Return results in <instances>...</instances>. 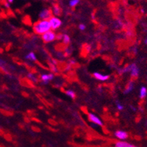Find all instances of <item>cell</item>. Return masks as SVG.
Here are the masks:
<instances>
[{
  "label": "cell",
  "mask_w": 147,
  "mask_h": 147,
  "mask_svg": "<svg viewBox=\"0 0 147 147\" xmlns=\"http://www.w3.org/2000/svg\"><path fill=\"white\" fill-rule=\"evenodd\" d=\"M49 22L51 24V29L52 30H56V29L59 28L60 26L62 25V22L60 20V18H57L56 16L51 17L49 19Z\"/></svg>",
  "instance_id": "obj_3"
},
{
  "label": "cell",
  "mask_w": 147,
  "mask_h": 147,
  "mask_svg": "<svg viewBox=\"0 0 147 147\" xmlns=\"http://www.w3.org/2000/svg\"><path fill=\"white\" fill-rule=\"evenodd\" d=\"M80 2V0H70L69 2V7H76L79 3Z\"/></svg>",
  "instance_id": "obj_15"
},
{
  "label": "cell",
  "mask_w": 147,
  "mask_h": 147,
  "mask_svg": "<svg viewBox=\"0 0 147 147\" xmlns=\"http://www.w3.org/2000/svg\"><path fill=\"white\" fill-rule=\"evenodd\" d=\"M6 2H8L9 4H12L14 2V0H6Z\"/></svg>",
  "instance_id": "obj_23"
},
{
  "label": "cell",
  "mask_w": 147,
  "mask_h": 147,
  "mask_svg": "<svg viewBox=\"0 0 147 147\" xmlns=\"http://www.w3.org/2000/svg\"><path fill=\"white\" fill-rule=\"evenodd\" d=\"M66 94L69 96H70L72 99H74L75 98V93L73 91V90H67Z\"/></svg>",
  "instance_id": "obj_17"
},
{
  "label": "cell",
  "mask_w": 147,
  "mask_h": 147,
  "mask_svg": "<svg viewBox=\"0 0 147 147\" xmlns=\"http://www.w3.org/2000/svg\"><path fill=\"white\" fill-rule=\"evenodd\" d=\"M115 147H138L137 146L134 145V144L129 143L125 140H119L115 143Z\"/></svg>",
  "instance_id": "obj_8"
},
{
  "label": "cell",
  "mask_w": 147,
  "mask_h": 147,
  "mask_svg": "<svg viewBox=\"0 0 147 147\" xmlns=\"http://www.w3.org/2000/svg\"><path fill=\"white\" fill-rule=\"evenodd\" d=\"M79 28H80V30H85V25H84V24H80V25H79Z\"/></svg>",
  "instance_id": "obj_20"
},
{
  "label": "cell",
  "mask_w": 147,
  "mask_h": 147,
  "mask_svg": "<svg viewBox=\"0 0 147 147\" xmlns=\"http://www.w3.org/2000/svg\"><path fill=\"white\" fill-rule=\"evenodd\" d=\"M51 24L49 20H41L34 25V30L37 34H44L49 31Z\"/></svg>",
  "instance_id": "obj_1"
},
{
  "label": "cell",
  "mask_w": 147,
  "mask_h": 147,
  "mask_svg": "<svg viewBox=\"0 0 147 147\" xmlns=\"http://www.w3.org/2000/svg\"><path fill=\"white\" fill-rule=\"evenodd\" d=\"M63 43L65 44H69L70 43V37L68 35H63Z\"/></svg>",
  "instance_id": "obj_16"
},
{
  "label": "cell",
  "mask_w": 147,
  "mask_h": 147,
  "mask_svg": "<svg viewBox=\"0 0 147 147\" xmlns=\"http://www.w3.org/2000/svg\"><path fill=\"white\" fill-rule=\"evenodd\" d=\"M55 38H56V35L53 31H51V30L42 34V39L45 43H49V42L53 41Z\"/></svg>",
  "instance_id": "obj_2"
},
{
  "label": "cell",
  "mask_w": 147,
  "mask_h": 147,
  "mask_svg": "<svg viewBox=\"0 0 147 147\" xmlns=\"http://www.w3.org/2000/svg\"><path fill=\"white\" fill-rule=\"evenodd\" d=\"M116 106H117V108L120 110H122L123 109H124V106L122 105H121V103H119V102H117Z\"/></svg>",
  "instance_id": "obj_19"
},
{
  "label": "cell",
  "mask_w": 147,
  "mask_h": 147,
  "mask_svg": "<svg viewBox=\"0 0 147 147\" xmlns=\"http://www.w3.org/2000/svg\"><path fill=\"white\" fill-rule=\"evenodd\" d=\"M28 77H29V78L31 79V80H33V81H36V78H35V76H34L33 74H31V73L29 74H28Z\"/></svg>",
  "instance_id": "obj_18"
},
{
  "label": "cell",
  "mask_w": 147,
  "mask_h": 147,
  "mask_svg": "<svg viewBox=\"0 0 147 147\" xmlns=\"http://www.w3.org/2000/svg\"><path fill=\"white\" fill-rule=\"evenodd\" d=\"M144 43H145L146 45H147V38L145 39V40H144Z\"/></svg>",
  "instance_id": "obj_24"
},
{
  "label": "cell",
  "mask_w": 147,
  "mask_h": 147,
  "mask_svg": "<svg viewBox=\"0 0 147 147\" xmlns=\"http://www.w3.org/2000/svg\"><path fill=\"white\" fill-rule=\"evenodd\" d=\"M147 96V88L145 86H142L140 88V93H139V98L140 99H145Z\"/></svg>",
  "instance_id": "obj_11"
},
{
  "label": "cell",
  "mask_w": 147,
  "mask_h": 147,
  "mask_svg": "<svg viewBox=\"0 0 147 147\" xmlns=\"http://www.w3.org/2000/svg\"><path fill=\"white\" fill-rule=\"evenodd\" d=\"M133 88H134V82H132V81H131V82H129L128 84H127V87H126L124 93L125 94H129V93H130V92L133 90Z\"/></svg>",
  "instance_id": "obj_12"
},
{
  "label": "cell",
  "mask_w": 147,
  "mask_h": 147,
  "mask_svg": "<svg viewBox=\"0 0 147 147\" xmlns=\"http://www.w3.org/2000/svg\"><path fill=\"white\" fill-rule=\"evenodd\" d=\"M5 66V63H4L3 60L2 59H0V67H3Z\"/></svg>",
  "instance_id": "obj_22"
},
{
  "label": "cell",
  "mask_w": 147,
  "mask_h": 147,
  "mask_svg": "<svg viewBox=\"0 0 147 147\" xmlns=\"http://www.w3.org/2000/svg\"><path fill=\"white\" fill-rule=\"evenodd\" d=\"M52 13L54 14V15L56 16H60V13H61V9L59 6L57 5H54L53 7H52Z\"/></svg>",
  "instance_id": "obj_13"
},
{
  "label": "cell",
  "mask_w": 147,
  "mask_h": 147,
  "mask_svg": "<svg viewBox=\"0 0 147 147\" xmlns=\"http://www.w3.org/2000/svg\"><path fill=\"white\" fill-rule=\"evenodd\" d=\"M114 136L119 140H126L129 137V135L126 131L117 130L114 132Z\"/></svg>",
  "instance_id": "obj_5"
},
{
  "label": "cell",
  "mask_w": 147,
  "mask_h": 147,
  "mask_svg": "<svg viewBox=\"0 0 147 147\" xmlns=\"http://www.w3.org/2000/svg\"><path fill=\"white\" fill-rule=\"evenodd\" d=\"M26 58L29 60H31V61H35V60H37L36 56H35V55L33 52H30V53H29L28 55L26 56Z\"/></svg>",
  "instance_id": "obj_14"
},
{
  "label": "cell",
  "mask_w": 147,
  "mask_h": 147,
  "mask_svg": "<svg viewBox=\"0 0 147 147\" xmlns=\"http://www.w3.org/2000/svg\"><path fill=\"white\" fill-rule=\"evenodd\" d=\"M94 77H95L96 80L100 81H106L107 80L109 79V75H104V74H102L99 73V72H95L94 74Z\"/></svg>",
  "instance_id": "obj_10"
},
{
  "label": "cell",
  "mask_w": 147,
  "mask_h": 147,
  "mask_svg": "<svg viewBox=\"0 0 147 147\" xmlns=\"http://www.w3.org/2000/svg\"><path fill=\"white\" fill-rule=\"evenodd\" d=\"M4 5H5V7H6V8H10V4H9L8 2H5V3H4Z\"/></svg>",
  "instance_id": "obj_21"
},
{
  "label": "cell",
  "mask_w": 147,
  "mask_h": 147,
  "mask_svg": "<svg viewBox=\"0 0 147 147\" xmlns=\"http://www.w3.org/2000/svg\"><path fill=\"white\" fill-rule=\"evenodd\" d=\"M88 119L92 123H94V124H96V125H99V126H103V123L101 121V119H99V117H97L96 115H94L93 113H89L88 114Z\"/></svg>",
  "instance_id": "obj_7"
},
{
  "label": "cell",
  "mask_w": 147,
  "mask_h": 147,
  "mask_svg": "<svg viewBox=\"0 0 147 147\" xmlns=\"http://www.w3.org/2000/svg\"><path fill=\"white\" fill-rule=\"evenodd\" d=\"M52 10L50 9H44L40 12L39 18L41 20H49L52 16Z\"/></svg>",
  "instance_id": "obj_4"
},
{
  "label": "cell",
  "mask_w": 147,
  "mask_h": 147,
  "mask_svg": "<svg viewBox=\"0 0 147 147\" xmlns=\"http://www.w3.org/2000/svg\"><path fill=\"white\" fill-rule=\"evenodd\" d=\"M54 79L53 74H43L41 75V80L43 81V83L47 84L49 82L52 80Z\"/></svg>",
  "instance_id": "obj_9"
},
{
  "label": "cell",
  "mask_w": 147,
  "mask_h": 147,
  "mask_svg": "<svg viewBox=\"0 0 147 147\" xmlns=\"http://www.w3.org/2000/svg\"><path fill=\"white\" fill-rule=\"evenodd\" d=\"M129 72H130L131 76L132 77L136 78L139 76L140 70H139V68L136 63H132L129 65Z\"/></svg>",
  "instance_id": "obj_6"
}]
</instances>
